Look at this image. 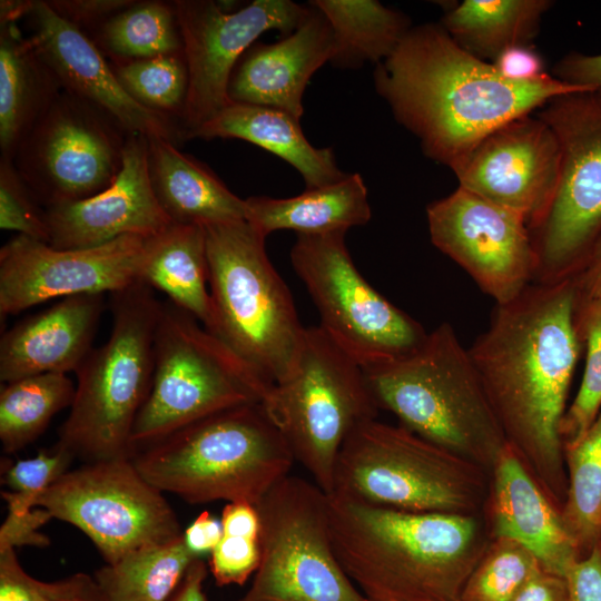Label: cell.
Segmentation results:
<instances>
[{"label": "cell", "mask_w": 601, "mask_h": 601, "mask_svg": "<svg viewBox=\"0 0 601 601\" xmlns=\"http://www.w3.org/2000/svg\"><path fill=\"white\" fill-rule=\"evenodd\" d=\"M574 278L532 283L495 305L469 348L506 443L560 511L568 475L560 425L581 353Z\"/></svg>", "instance_id": "obj_1"}, {"label": "cell", "mask_w": 601, "mask_h": 601, "mask_svg": "<svg viewBox=\"0 0 601 601\" xmlns=\"http://www.w3.org/2000/svg\"><path fill=\"white\" fill-rule=\"evenodd\" d=\"M374 86L396 121L418 139L423 154L451 170L502 125L558 96L594 91L551 73L510 80L463 49L440 22L412 27L376 65Z\"/></svg>", "instance_id": "obj_2"}, {"label": "cell", "mask_w": 601, "mask_h": 601, "mask_svg": "<svg viewBox=\"0 0 601 601\" xmlns=\"http://www.w3.org/2000/svg\"><path fill=\"white\" fill-rule=\"evenodd\" d=\"M328 501L336 558L366 601H460L492 539L484 514Z\"/></svg>", "instance_id": "obj_3"}, {"label": "cell", "mask_w": 601, "mask_h": 601, "mask_svg": "<svg viewBox=\"0 0 601 601\" xmlns=\"http://www.w3.org/2000/svg\"><path fill=\"white\" fill-rule=\"evenodd\" d=\"M400 425L491 473L506 440L469 348L443 322L398 357L363 368Z\"/></svg>", "instance_id": "obj_4"}, {"label": "cell", "mask_w": 601, "mask_h": 601, "mask_svg": "<svg viewBox=\"0 0 601 601\" xmlns=\"http://www.w3.org/2000/svg\"><path fill=\"white\" fill-rule=\"evenodd\" d=\"M132 461L154 486L188 503L256 505L290 474L295 459L263 405L246 403L181 427Z\"/></svg>", "instance_id": "obj_5"}, {"label": "cell", "mask_w": 601, "mask_h": 601, "mask_svg": "<svg viewBox=\"0 0 601 601\" xmlns=\"http://www.w3.org/2000/svg\"><path fill=\"white\" fill-rule=\"evenodd\" d=\"M211 324L207 328L269 385L298 357L305 328L270 263L266 236L246 219L205 225Z\"/></svg>", "instance_id": "obj_6"}, {"label": "cell", "mask_w": 601, "mask_h": 601, "mask_svg": "<svg viewBox=\"0 0 601 601\" xmlns=\"http://www.w3.org/2000/svg\"><path fill=\"white\" fill-rule=\"evenodd\" d=\"M110 295V335L76 371L75 398L57 443L86 463L132 459L134 425L152 382L161 302L142 282Z\"/></svg>", "instance_id": "obj_7"}, {"label": "cell", "mask_w": 601, "mask_h": 601, "mask_svg": "<svg viewBox=\"0 0 601 601\" xmlns=\"http://www.w3.org/2000/svg\"><path fill=\"white\" fill-rule=\"evenodd\" d=\"M491 473L402 425L377 420L343 443L328 495L410 512L483 514Z\"/></svg>", "instance_id": "obj_8"}, {"label": "cell", "mask_w": 601, "mask_h": 601, "mask_svg": "<svg viewBox=\"0 0 601 601\" xmlns=\"http://www.w3.org/2000/svg\"><path fill=\"white\" fill-rule=\"evenodd\" d=\"M272 387L193 315L161 302L151 387L131 435L135 454L210 414L262 403Z\"/></svg>", "instance_id": "obj_9"}, {"label": "cell", "mask_w": 601, "mask_h": 601, "mask_svg": "<svg viewBox=\"0 0 601 601\" xmlns=\"http://www.w3.org/2000/svg\"><path fill=\"white\" fill-rule=\"evenodd\" d=\"M260 404L295 461L327 494L343 443L380 411L363 368L319 326L305 328L293 370Z\"/></svg>", "instance_id": "obj_10"}, {"label": "cell", "mask_w": 601, "mask_h": 601, "mask_svg": "<svg viewBox=\"0 0 601 601\" xmlns=\"http://www.w3.org/2000/svg\"><path fill=\"white\" fill-rule=\"evenodd\" d=\"M535 114L561 148L554 196L531 230L533 283L550 284L575 277L601 236V97L595 91L558 96Z\"/></svg>", "instance_id": "obj_11"}, {"label": "cell", "mask_w": 601, "mask_h": 601, "mask_svg": "<svg viewBox=\"0 0 601 601\" xmlns=\"http://www.w3.org/2000/svg\"><path fill=\"white\" fill-rule=\"evenodd\" d=\"M260 562L240 601H366L334 548L328 494L288 475L256 504Z\"/></svg>", "instance_id": "obj_12"}, {"label": "cell", "mask_w": 601, "mask_h": 601, "mask_svg": "<svg viewBox=\"0 0 601 601\" xmlns=\"http://www.w3.org/2000/svg\"><path fill=\"white\" fill-rule=\"evenodd\" d=\"M345 234H298L290 262L318 311V326L367 368L411 352L427 332L364 278L346 247Z\"/></svg>", "instance_id": "obj_13"}, {"label": "cell", "mask_w": 601, "mask_h": 601, "mask_svg": "<svg viewBox=\"0 0 601 601\" xmlns=\"http://www.w3.org/2000/svg\"><path fill=\"white\" fill-rule=\"evenodd\" d=\"M37 506L82 531L108 564L184 533L164 492L142 476L132 459L69 470L39 496Z\"/></svg>", "instance_id": "obj_14"}, {"label": "cell", "mask_w": 601, "mask_h": 601, "mask_svg": "<svg viewBox=\"0 0 601 601\" xmlns=\"http://www.w3.org/2000/svg\"><path fill=\"white\" fill-rule=\"evenodd\" d=\"M127 137L108 115L62 90L12 161L47 208L86 199L111 185L122 168Z\"/></svg>", "instance_id": "obj_15"}, {"label": "cell", "mask_w": 601, "mask_h": 601, "mask_svg": "<svg viewBox=\"0 0 601 601\" xmlns=\"http://www.w3.org/2000/svg\"><path fill=\"white\" fill-rule=\"evenodd\" d=\"M173 3L189 75L180 117L185 138L230 102L227 87L231 72L259 36L269 30L288 36L309 11V4L290 0H255L233 12L211 0Z\"/></svg>", "instance_id": "obj_16"}, {"label": "cell", "mask_w": 601, "mask_h": 601, "mask_svg": "<svg viewBox=\"0 0 601 601\" xmlns=\"http://www.w3.org/2000/svg\"><path fill=\"white\" fill-rule=\"evenodd\" d=\"M432 244L479 288L506 304L534 280L536 255L526 220L460 186L426 207Z\"/></svg>", "instance_id": "obj_17"}, {"label": "cell", "mask_w": 601, "mask_h": 601, "mask_svg": "<svg viewBox=\"0 0 601 601\" xmlns=\"http://www.w3.org/2000/svg\"><path fill=\"white\" fill-rule=\"evenodd\" d=\"M145 237L126 235L100 246L58 249L17 235L0 249V316L50 299L122 290L139 282Z\"/></svg>", "instance_id": "obj_18"}, {"label": "cell", "mask_w": 601, "mask_h": 601, "mask_svg": "<svg viewBox=\"0 0 601 601\" xmlns=\"http://www.w3.org/2000/svg\"><path fill=\"white\" fill-rule=\"evenodd\" d=\"M560 166L556 136L533 112L490 132L452 171L460 187L520 214L531 231L552 201Z\"/></svg>", "instance_id": "obj_19"}, {"label": "cell", "mask_w": 601, "mask_h": 601, "mask_svg": "<svg viewBox=\"0 0 601 601\" xmlns=\"http://www.w3.org/2000/svg\"><path fill=\"white\" fill-rule=\"evenodd\" d=\"M27 17L29 37L63 91L108 115L127 135L162 138L176 146L186 139L178 119L137 102L91 38L58 16L47 1H33Z\"/></svg>", "instance_id": "obj_20"}, {"label": "cell", "mask_w": 601, "mask_h": 601, "mask_svg": "<svg viewBox=\"0 0 601 601\" xmlns=\"http://www.w3.org/2000/svg\"><path fill=\"white\" fill-rule=\"evenodd\" d=\"M45 211L49 245L58 249L96 247L126 235L148 238L173 224L154 193L148 138L141 135H128L122 168L106 189Z\"/></svg>", "instance_id": "obj_21"}, {"label": "cell", "mask_w": 601, "mask_h": 601, "mask_svg": "<svg viewBox=\"0 0 601 601\" xmlns=\"http://www.w3.org/2000/svg\"><path fill=\"white\" fill-rule=\"evenodd\" d=\"M331 23L309 3L303 22L277 42L256 41L236 63L227 87L231 102L282 110L300 119L303 95L312 76L334 52Z\"/></svg>", "instance_id": "obj_22"}, {"label": "cell", "mask_w": 601, "mask_h": 601, "mask_svg": "<svg viewBox=\"0 0 601 601\" xmlns=\"http://www.w3.org/2000/svg\"><path fill=\"white\" fill-rule=\"evenodd\" d=\"M483 514L492 539L503 538L521 544L549 573L564 577L580 559L561 511L509 444L491 471V489Z\"/></svg>", "instance_id": "obj_23"}, {"label": "cell", "mask_w": 601, "mask_h": 601, "mask_svg": "<svg viewBox=\"0 0 601 601\" xmlns=\"http://www.w3.org/2000/svg\"><path fill=\"white\" fill-rule=\"evenodd\" d=\"M104 308V294L65 297L6 331L0 339L1 382L76 373L92 349Z\"/></svg>", "instance_id": "obj_24"}, {"label": "cell", "mask_w": 601, "mask_h": 601, "mask_svg": "<svg viewBox=\"0 0 601 601\" xmlns=\"http://www.w3.org/2000/svg\"><path fill=\"white\" fill-rule=\"evenodd\" d=\"M299 120L274 108L230 101L186 139L235 138L252 142L293 166L302 175L306 189L344 179L348 173L339 169L333 149L313 146Z\"/></svg>", "instance_id": "obj_25"}, {"label": "cell", "mask_w": 601, "mask_h": 601, "mask_svg": "<svg viewBox=\"0 0 601 601\" xmlns=\"http://www.w3.org/2000/svg\"><path fill=\"white\" fill-rule=\"evenodd\" d=\"M148 166L154 193L171 223L205 226L245 219V199L175 144L148 138Z\"/></svg>", "instance_id": "obj_26"}, {"label": "cell", "mask_w": 601, "mask_h": 601, "mask_svg": "<svg viewBox=\"0 0 601 601\" xmlns=\"http://www.w3.org/2000/svg\"><path fill=\"white\" fill-rule=\"evenodd\" d=\"M62 91L61 85L17 21H0V149L13 156Z\"/></svg>", "instance_id": "obj_27"}, {"label": "cell", "mask_w": 601, "mask_h": 601, "mask_svg": "<svg viewBox=\"0 0 601 601\" xmlns=\"http://www.w3.org/2000/svg\"><path fill=\"white\" fill-rule=\"evenodd\" d=\"M245 205V219L266 237L284 229L297 235L347 231L372 217L367 188L358 173L289 198L252 196Z\"/></svg>", "instance_id": "obj_28"}, {"label": "cell", "mask_w": 601, "mask_h": 601, "mask_svg": "<svg viewBox=\"0 0 601 601\" xmlns=\"http://www.w3.org/2000/svg\"><path fill=\"white\" fill-rule=\"evenodd\" d=\"M139 282L165 293L169 302L193 315L207 329L211 324V302L207 288L205 227L173 223L148 237Z\"/></svg>", "instance_id": "obj_29"}, {"label": "cell", "mask_w": 601, "mask_h": 601, "mask_svg": "<svg viewBox=\"0 0 601 601\" xmlns=\"http://www.w3.org/2000/svg\"><path fill=\"white\" fill-rule=\"evenodd\" d=\"M550 0H464L450 6L440 23L463 49L493 62L504 50L533 45Z\"/></svg>", "instance_id": "obj_30"}, {"label": "cell", "mask_w": 601, "mask_h": 601, "mask_svg": "<svg viewBox=\"0 0 601 601\" xmlns=\"http://www.w3.org/2000/svg\"><path fill=\"white\" fill-rule=\"evenodd\" d=\"M326 17L335 46L329 62L356 69L366 62L378 65L390 57L413 27L410 18L375 0H314Z\"/></svg>", "instance_id": "obj_31"}, {"label": "cell", "mask_w": 601, "mask_h": 601, "mask_svg": "<svg viewBox=\"0 0 601 601\" xmlns=\"http://www.w3.org/2000/svg\"><path fill=\"white\" fill-rule=\"evenodd\" d=\"M196 559L183 533L106 563L93 579L105 601H168Z\"/></svg>", "instance_id": "obj_32"}, {"label": "cell", "mask_w": 601, "mask_h": 601, "mask_svg": "<svg viewBox=\"0 0 601 601\" xmlns=\"http://www.w3.org/2000/svg\"><path fill=\"white\" fill-rule=\"evenodd\" d=\"M76 386L65 373H45L4 383L0 392V441L11 454L33 442L52 417L72 405Z\"/></svg>", "instance_id": "obj_33"}, {"label": "cell", "mask_w": 601, "mask_h": 601, "mask_svg": "<svg viewBox=\"0 0 601 601\" xmlns=\"http://www.w3.org/2000/svg\"><path fill=\"white\" fill-rule=\"evenodd\" d=\"M92 40L112 61L183 52L174 3L134 1L95 31Z\"/></svg>", "instance_id": "obj_34"}, {"label": "cell", "mask_w": 601, "mask_h": 601, "mask_svg": "<svg viewBox=\"0 0 601 601\" xmlns=\"http://www.w3.org/2000/svg\"><path fill=\"white\" fill-rule=\"evenodd\" d=\"M568 493L561 516L580 559L601 540V411L582 439L564 450Z\"/></svg>", "instance_id": "obj_35"}, {"label": "cell", "mask_w": 601, "mask_h": 601, "mask_svg": "<svg viewBox=\"0 0 601 601\" xmlns=\"http://www.w3.org/2000/svg\"><path fill=\"white\" fill-rule=\"evenodd\" d=\"M124 89L140 105L180 121L189 85L184 52L110 62Z\"/></svg>", "instance_id": "obj_36"}, {"label": "cell", "mask_w": 601, "mask_h": 601, "mask_svg": "<svg viewBox=\"0 0 601 601\" xmlns=\"http://www.w3.org/2000/svg\"><path fill=\"white\" fill-rule=\"evenodd\" d=\"M575 322L587 356L579 391L560 425L563 451L582 439L601 411V298L578 299Z\"/></svg>", "instance_id": "obj_37"}, {"label": "cell", "mask_w": 601, "mask_h": 601, "mask_svg": "<svg viewBox=\"0 0 601 601\" xmlns=\"http://www.w3.org/2000/svg\"><path fill=\"white\" fill-rule=\"evenodd\" d=\"M540 568L534 555L521 544L491 539L467 578L460 601H513Z\"/></svg>", "instance_id": "obj_38"}, {"label": "cell", "mask_w": 601, "mask_h": 601, "mask_svg": "<svg viewBox=\"0 0 601 601\" xmlns=\"http://www.w3.org/2000/svg\"><path fill=\"white\" fill-rule=\"evenodd\" d=\"M220 521L223 536L210 553L209 569L217 585H242L260 562L258 511L248 502H229Z\"/></svg>", "instance_id": "obj_39"}, {"label": "cell", "mask_w": 601, "mask_h": 601, "mask_svg": "<svg viewBox=\"0 0 601 601\" xmlns=\"http://www.w3.org/2000/svg\"><path fill=\"white\" fill-rule=\"evenodd\" d=\"M75 456L56 444L52 451H40L36 456L1 464V483L8 487L1 497L8 512L26 513L36 508L39 496L61 477Z\"/></svg>", "instance_id": "obj_40"}, {"label": "cell", "mask_w": 601, "mask_h": 601, "mask_svg": "<svg viewBox=\"0 0 601 601\" xmlns=\"http://www.w3.org/2000/svg\"><path fill=\"white\" fill-rule=\"evenodd\" d=\"M36 200L14 164L0 159V227L49 244L45 208Z\"/></svg>", "instance_id": "obj_41"}, {"label": "cell", "mask_w": 601, "mask_h": 601, "mask_svg": "<svg viewBox=\"0 0 601 601\" xmlns=\"http://www.w3.org/2000/svg\"><path fill=\"white\" fill-rule=\"evenodd\" d=\"M93 578L78 573L56 582L30 577L20 565L14 549L0 551V601H49L85 594Z\"/></svg>", "instance_id": "obj_42"}, {"label": "cell", "mask_w": 601, "mask_h": 601, "mask_svg": "<svg viewBox=\"0 0 601 601\" xmlns=\"http://www.w3.org/2000/svg\"><path fill=\"white\" fill-rule=\"evenodd\" d=\"M132 0H50L49 7L81 31H95L111 16L130 6Z\"/></svg>", "instance_id": "obj_43"}, {"label": "cell", "mask_w": 601, "mask_h": 601, "mask_svg": "<svg viewBox=\"0 0 601 601\" xmlns=\"http://www.w3.org/2000/svg\"><path fill=\"white\" fill-rule=\"evenodd\" d=\"M51 519L46 509L38 506L20 514L8 512L0 528V551L22 545H48L49 538L39 532V529Z\"/></svg>", "instance_id": "obj_44"}, {"label": "cell", "mask_w": 601, "mask_h": 601, "mask_svg": "<svg viewBox=\"0 0 601 601\" xmlns=\"http://www.w3.org/2000/svg\"><path fill=\"white\" fill-rule=\"evenodd\" d=\"M569 601H601V546L577 560L564 577Z\"/></svg>", "instance_id": "obj_45"}, {"label": "cell", "mask_w": 601, "mask_h": 601, "mask_svg": "<svg viewBox=\"0 0 601 601\" xmlns=\"http://www.w3.org/2000/svg\"><path fill=\"white\" fill-rule=\"evenodd\" d=\"M492 65L503 77L514 81H533L549 75L533 45L511 47L501 52Z\"/></svg>", "instance_id": "obj_46"}, {"label": "cell", "mask_w": 601, "mask_h": 601, "mask_svg": "<svg viewBox=\"0 0 601 601\" xmlns=\"http://www.w3.org/2000/svg\"><path fill=\"white\" fill-rule=\"evenodd\" d=\"M551 75L568 83L590 87L601 97V53L571 52L554 65Z\"/></svg>", "instance_id": "obj_47"}, {"label": "cell", "mask_w": 601, "mask_h": 601, "mask_svg": "<svg viewBox=\"0 0 601 601\" xmlns=\"http://www.w3.org/2000/svg\"><path fill=\"white\" fill-rule=\"evenodd\" d=\"M221 536V521L208 511L201 512L190 525L184 530V539L188 549L198 558L211 553Z\"/></svg>", "instance_id": "obj_48"}, {"label": "cell", "mask_w": 601, "mask_h": 601, "mask_svg": "<svg viewBox=\"0 0 601 601\" xmlns=\"http://www.w3.org/2000/svg\"><path fill=\"white\" fill-rule=\"evenodd\" d=\"M513 601H569L565 579L540 568Z\"/></svg>", "instance_id": "obj_49"}, {"label": "cell", "mask_w": 601, "mask_h": 601, "mask_svg": "<svg viewBox=\"0 0 601 601\" xmlns=\"http://www.w3.org/2000/svg\"><path fill=\"white\" fill-rule=\"evenodd\" d=\"M573 278L579 300L601 298V236L592 248L582 270Z\"/></svg>", "instance_id": "obj_50"}, {"label": "cell", "mask_w": 601, "mask_h": 601, "mask_svg": "<svg viewBox=\"0 0 601 601\" xmlns=\"http://www.w3.org/2000/svg\"><path fill=\"white\" fill-rule=\"evenodd\" d=\"M206 577V563L201 558L196 559L168 601H206L204 592Z\"/></svg>", "instance_id": "obj_51"}, {"label": "cell", "mask_w": 601, "mask_h": 601, "mask_svg": "<svg viewBox=\"0 0 601 601\" xmlns=\"http://www.w3.org/2000/svg\"><path fill=\"white\" fill-rule=\"evenodd\" d=\"M95 580V579H93ZM97 584L96 582H93V584L91 585V588L82 595H78V597H67V598H59V599H53V600H49V601H89L90 600V597L92 594V592L95 591Z\"/></svg>", "instance_id": "obj_52"}, {"label": "cell", "mask_w": 601, "mask_h": 601, "mask_svg": "<svg viewBox=\"0 0 601 601\" xmlns=\"http://www.w3.org/2000/svg\"><path fill=\"white\" fill-rule=\"evenodd\" d=\"M97 584V583H96ZM89 601H105L98 587H96L95 591L92 592Z\"/></svg>", "instance_id": "obj_53"}, {"label": "cell", "mask_w": 601, "mask_h": 601, "mask_svg": "<svg viewBox=\"0 0 601 601\" xmlns=\"http://www.w3.org/2000/svg\"><path fill=\"white\" fill-rule=\"evenodd\" d=\"M600 546H601V540H600Z\"/></svg>", "instance_id": "obj_54"}, {"label": "cell", "mask_w": 601, "mask_h": 601, "mask_svg": "<svg viewBox=\"0 0 601 601\" xmlns=\"http://www.w3.org/2000/svg\"><path fill=\"white\" fill-rule=\"evenodd\" d=\"M238 601H240V600H238Z\"/></svg>", "instance_id": "obj_55"}]
</instances>
